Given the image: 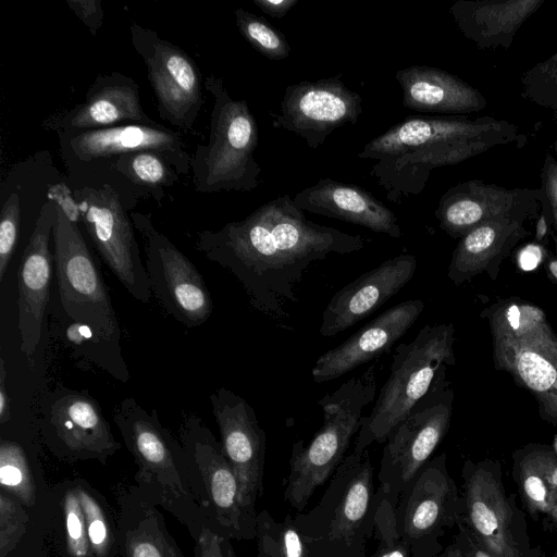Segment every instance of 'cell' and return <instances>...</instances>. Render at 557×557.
<instances>
[{
	"label": "cell",
	"instance_id": "obj_1",
	"mask_svg": "<svg viewBox=\"0 0 557 557\" xmlns=\"http://www.w3.org/2000/svg\"><path fill=\"white\" fill-rule=\"evenodd\" d=\"M195 247L239 281L253 308L283 318L284 305L297 301L295 287L312 262L356 252L364 239L308 220L284 195L244 220L198 232Z\"/></svg>",
	"mask_w": 557,
	"mask_h": 557
},
{
	"label": "cell",
	"instance_id": "obj_2",
	"mask_svg": "<svg viewBox=\"0 0 557 557\" xmlns=\"http://www.w3.org/2000/svg\"><path fill=\"white\" fill-rule=\"evenodd\" d=\"M512 134L510 125L490 117L409 116L368 141L358 158L373 161L370 175L388 201L400 203L423 191L434 169L460 163Z\"/></svg>",
	"mask_w": 557,
	"mask_h": 557
},
{
	"label": "cell",
	"instance_id": "obj_3",
	"mask_svg": "<svg viewBox=\"0 0 557 557\" xmlns=\"http://www.w3.org/2000/svg\"><path fill=\"white\" fill-rule=\"evenodd\" d=\"M485 317L495 367L530 392L544 420L557 424V333L546 314L513 298L491 306Z\"/></svg>",
	"mask_w": 557,
	"mask_h": 557
},
{
	"label": "cell",
	"instance_id": "obj_4",
	"mask_svg": "<svg viewBox=\"0 0 557 557\" xmlns=\"http://www.w3.org/2000/svg\"><path fill=\"white\" fill-rule=\"evenodd\" d=\"M375 369L376 362L319 399L321 428L307 446L300 440L294 443L283 497L297 513L347 456L350 441L359 432L362 411L376 394Z\"/></svg>",
	"mask_w": 557,
	"mask_h": 557
},
{
	"label": "cell",
	"instance_id": "obj_5",
	"mask_svg": "<svg viewBox=\"0 0 557 557\" xmlns=\"http://www.w3.org/2000/svg\"><path fill=\"white\" fill-rule=\"evenodd\" d=\"M382 493L368 449L351 451L330 478L319 503L294 516L298 529L338 557H368Z\"/></svg>",
	"mask_w": 557,
	"mask_h": 557
},
{
	"label": "cell",
	"instance_id": "obj_6",
	"mask_svg": "<svg viewBox=\"0 0 557 557\" xmlns=\"http://www.w3.org/2000/svg\"><path fill=\"white\" fill-rule=\"evenodd\" d=\"M203 86L213 104L208 144L198 145L190 158L194 189L201 194L251 191L261 173L253 156L259 140L257 121L246 100L234 99L221 77L210 74Z\"/></svg>",
	"mask_w": 557,
	"mask_h": 557
},
{
	"label": "cell",
	"instance_id": "obj_7",
	"mask_svg": "<svg viewBox=\"0 0 557 557\" xmlns=\"http://www.w3.org/2000/svg\"><path fill=\"white\" fill-rule=\"evenodd\" d=\"M455 327L451 323L424 325L409 343L395 348L391 374L369 416L361 418L354 451L385 443L391 431L429 392L438 371L454 366Z\"/></svg>",
	"mask_w": 557,
	"mask_h": 557
},
{
	"label": "cell",
	"instance_id": "obj_8",
	"mask_svg": "<svg viewBox=\"0 0 557 557\" xmlns=\"http://www.w3.org/2000/svg\"><path fill=\"white\" fill-rule=\"evenodd\" d=\"M443 367L429 392L388 434L377 472L379 490L397 505L400 494L447 434L454 391Z\"/></svg>",
	"mask_w": 557,
	"mask_h": 557
},
{
	"label": "cell",
	"instance_id": "obj_9",
	"mask_svg": "<svg viewBox=\"0 0 557 557\" xmlns=\"http://www.w3.org/2000/svg\"><path fill=\"white\" fill-rule=\"evenodd\" d=\"M52 238L62 315L121 344L117 315L96 259L78 225L57 205Z\"/></svg>",
	"mask_w": 557,
	"mask_h": 557
},
{
	"label": "cell",
	"instance_id": "obj_10",
	"mask_svg": "<svg viewBox=\"0 0 557 557\" xmlns=\"http://www.w3.org/2000/svg\"><path fill=\"white\" fill-rule=\"evenodd\" d=\"M462 478V522L472 535L498 557L518 555L532 546L523 512L503 483L498 460L466 459Z\"/></svg>",
	"mask_w": 557,
	"mask_h": 557
},
{
	"label": "cell",
	"instance_id": "obj_11",
	"mask_svg": "<svg viewBox=\"0 0 557 557\" xmlns=\"http://www.w3.org/2000/svg\"><path fill=\"white\" fill-rule=\"evenodd\" d=\"M84 225L98 255L136 300L148 304L151 290L135 226L119 193L109 184L73 188Z\"/></svg>",
	"mask_w": 557,
	"mask_h": 557
},
{
	"label": "cell",
	"instance_id": "obj_12",
	"mask_svg": "<svg viewBox=\"0 0 557 557\" xmlns=\"http://www.w3.org/2000/svg\"><path fill=\"white\" fill-rule=\"evenodd\" d=\"M462 496L450 476L446 454L431 458L400 494L395 507L398 533L412 557H433L442 539L462 516Z\"/></svg>",
	"mask_w": 557,
	"mask_h": 557
},
{
	"label": "cell",
	"instance_id": "obj_13",
	"mask_svg": "<svg viewBox=\"0 0 557 557\" xmlns=\"http://www.w3.org/2000/svg\"><path fill=\"white\" fill-rule=\"evenodd\" d=\"M145 251V268L151 294L160 306L187 327L206 323L213 311V301L196 265L160 232L150 213L131 211Z\"/></svg>",
	"mask_w": 557,
	"mask_h": 557
},
{
	"label": "cell",
	"instance_id": "obj_14",
	"mask_svg": "<svg viewBox=\"0 0 557 557\" xmlns=\"http://www.w3.org/2000/svg\"><path fill=\"white\" fill-rule=\"evenodd\" d=\"M113 421L138 466L139 479L154 487L166 504L191 500L185 474L189 471L178 438L164 428L157 409L146 410L133 397L113 409Z\"/></svg>",
	"mask_w": 557,
	"mask_h": 557
},
{
	"label": "cell",
	"instance_id": "obj_15",
	"mask_svg": "<svg viewBox=\"0 0 557 557\" xmlns=\"http://www.w3.org/2000/svg\"><path fill=\"white\" fill-rule=\"evenodd\" d=\"M182 418L180 443L188 468L200 475L221 534L227 539H256L258 512L245 505L237 476L221 443L196 413L183 412Z\"/></svg>",
	"mask_w": 557,
	"mask_h": 557
},
{
	"label": "cell",
	"instance_id": "obj_16",
	"mask_svg": "<svg viewBox=\"0 0 557 557\" xmlns=\"http://www.w3.org/2000/svg\"><path fill=\"white\" fill-rule=\"evenodd\" d=\"M131 42L146 65L160 117L182 132L194 133L203 104V78L189 54L137 23Z\"/></svg>",
	"mask_w": 557,
	"mask_h": 557
},
{
	"label": "cell",
	"instance_id": "obj_17",
	"mask_svg": "<svg viewBox=\"0 0 557 557\" xmlns=\"http://www.w3.org/2000/svg\"><path fill=\"white\" fill-rule=\"evenodd\" d=\"M40 430L49 449L70 460L104 462L121 448L88 389L59 386L41 403Z\"/></svg>",
	"mask_w": 557,
	"mask_h": 557
},
{
	"label": "cell",
	"instance_id": "obj_18",
	"mask_svg": "<svg viewBox=\"0 0 557 557\" xmlns=\"http://www.w3.org/2000/svg\"><path fill=\"white\" fill-rule=\"evenodd\" d=\"M61 157L75 173L136 151H154L165 158L178 175L190 173L191 154L178 132L159 123H133L113 127L58 133Z\"/></svg>",
	"mask_w": 557,
	"mask_h": 557
},
{
	"label": "cell",
	"instance_id": "obj_19",
	"mask_svg": "<svg viewBox=\"0 0 557 557\" xmlns=\"http://www.w3.org/2000/svg\"><path fill=\"white\" fill-rule=\"evenodd\" d=\"M361 113V95L337 75L288 85L280 111L271 116L273 127L293 133L317 149L335 129L356 124Z\"/></svg>",
	"mask_w": 557,
	"mask_h": 557
},
{
	"label": "cell",
	"instance_id": "obj_20",
	"mask_svg": "<svg viewBox=\"0 0 557 557\" xmlns=\"http://www.w3.org/2000/svg\"><path fill=\"white\" fill-rule=\"evenodd\" d=\"M209 399L222 449L237 476L243 500L256 511V503L263 494L265 432L253 408L233 391L219 387Z\"/></svg>",
	"mask_w": 557,
	"mask_h": 557
},
{
	"label": "cell",
	"instance_id": "obj_21",
	"mask_svg": "<svg viewBox=\"0 0 557 557\" xmlns=\"http://www.w3.org/2000/svg\"><path fill=\"white\" fill-rule=\"evenodd\" d=\"M55 221V203L44 202L23 251L17 278V330L20 349L33 364L39 346L50 300L53 256L50 238Z\"/></svg>",
	"mask_w": 557,
	"mask_h": 557
},
{
	"label": "cell",
	"instance_id": "obj_22",
	"mask_svg": "<svg viewBox=\"0 0 557 557\" xmlns=\"http://www.w3.org/2000/svg\"><path fill=\"white\" fill-rule=\"evenodd\" d=\"M416 269V257L401 253L361 274L330 299L319 333L332 337L368 318L413 277Z\"/></svg>",
	"mask_w": 557,
	"mask_h": 557
},
{
	"label": "cell",
	"instance_id": "obj_23",
	"mask_svg": "<svg viewBox=\"0 0 557 557\" xmlns=\"http://www.w3.org/2000/svg\"><path fill=\"white\" fill-rule=\"evenodd\" d=\"M423 310L421 299H408L388 308L342 344L322 354L311 371L313 381L324 383L338 379L389 352Z\"/></svg>",
	"mask_w": 557,
	"mask_h": 557
},
{
	"label": "cell",
	"instance_id": "obj_24",
	"mask_svg": "<svg viewBox=\"0 0 557 557\" xmlns=\"http://www.w3.org/2000/svg\"><path fill=\"white\" fill-rule=\"evenodd\" d=\"M47 123L58 134L156 121L143 109L138 84L125 74L113 72L99 75L83 102Z\"/></svg>",
	"mask_w": 557,
	"mask_h": 557
},
{
	"label": "cell",
	"instance_id": "obj_25",
	"mask_svg": "<svg viewBox=\"0 0 557 557\" xmlns=\"http://www.w3.org/2000/svg\"><path fill=\"white\" fill-rule=\"evenodd\" d=\"M293 201L302 211L357 224L393 238L401 236L395 213L354 184L321 178L298 191Z\"/></svg>",
	"mask_w": 557,
	"mask_h": 557
},
{
	"label": "cell",
	"instance_id": "obj_26",
	"mask_svg": "<svg viewBox=\"0 0 557 557\" xmlns=\"http://www.w3.org/2000/svg\"><path fill=\"white\" fill-rule=\"evenodd\" d=\"M531 206L522 205L512 190L466 182L449 188L441 198L435 216L440 227L454 238H461L474 227L502 218H523Z\"/></svg>",
	"mask_w": 557,
	"mask_h": 557
},
{
	"label": "cell",
	"instance_id": "obj_27",
	"mask_svg": "<svg viewBox=\"0 0 557 557\" xmlns=\"http://www.w3.org/2000/svg\"><path fill=\"white\" fill-rule=\"evenodd\" d=\"M524 220L502 218L488 221L462 236L453 252L448 278L455 285L469 282L482 273L496 278L502 261L527 233Z\"/></svg>",
	"mask_w": 557,
	"mask_h": 557
},
{
	"label": "cell",
	"instance_id": "obj_28",
	"mask_svg": "<svg viewBox=\"0 0 557 557\" xmlns=\"http://www.w3.org/2000/svg\"><path fill=\"white\" fill-rule=\"evenodd\" d=\"M403 90V104L417 112L462 114L484 107L482 95L448 72L412 65L395 74Z\"/></svg>",
	"mask_w": 557,
	"mask_h": 557
},
{
	"label": "cell",
	"instance_id": "obj_29",
	"mask_svg": "<svg viewBox=\"0 0 557 557\" xmlns=\"http://www.w3.org/2000/svg\"><path fill=\"white\" fill-rule=\"evenodd\" d=\"M542 1L519 0L475 3L458 1L450 12L462 33L481 44L483 38L512 35Z\"/></svg>",
	"mask_w": 557,
	"mask_h": 557
},
{
	"label": "cell",
	"instance_id": "obj_30",
	"mask_svg": "<svg viewBox=\"0 0 557 557\" xmlns=\"http://www.w3.org/2000/svg\"><path fill=\"white\" fill-rule=\"evenodd\" d=\"M55 329L61 332L62 342L76 359L95 366L123 383L128 382L131 374L121 344L64 315L61 317V322L57 320Z\"/></svg>",
	"mask_w": 557,
	"mask_h": 557
},
{
	"label": "cell",
	"instance_id": "obj_31",
	"mask_svg": "<svg viewBox=\"0 0 557 557\" xmlns=\"http://www.w3.org/2000/svg\"><path fill=\"white\" fill-rule=\"evenodd\" d=\"M257 557H338L320 543L306 536L294 516L278 520L262 509L257 515Z\"/></svg>",
	"mask_w": 557,
	"mask_h": 557
},
{
	"label": "cell",
	"instance_id": "obj_32",
	"mask_svg": "<svg viewBox=\"0 0 557 557\" xmlns=\"http://www.w3.org/2000/svg\"><path fill=\"white\" fill-rule=\"evenodd\" d=\"M512 460V478L527 510L535 520L542 519L557 530V507L530 444L516 450Z\"/></svg>",
	"mask_w": 557,
	"mask_h": 557
},
{
	"label": "cell",
	"instance_id": "obj_33",
	"mask_svg": "<svg viewBox=\"0 0 557 557\" xmlns=\"http://www.w3.org/2000/svg\"><path fill=\"white\" fill-rule=\"evenodd\" d=\"M0 483L2 490L21 503L30 506L35 500L28 459L23 447L13 441L0 442Z\"/></svg>",
	"mask_w": 557,
	"mask_h": 557
},
{
	"label": "cell",
	"instance_id": "obj_34",
	"mask_svg": "<svg viewBox=\"0 0 557 557\" xmlns=\"http://www.w3.org/2000/svg\"><path fill=\"white\" fill-rule=\"evenodd\" d=\"M234 16L242 36L260 54L272 61H281L289 55L290 47L285 35L263 17L242 8L234 10Z\"/></svg>",
	"mask_w": 557,
	"mask_h": 557
},
{
	"label": "cell",
	"instance_id": "obj_35",
	"mask_svg": "<svg viewBox=\"0 0 557 557\" xmlns=\"http://www.w3.org/2000/svg\"><path fill=\"white\" fill-rule=\"evenodd\" d=\"M373 535L377 545L374 553L369 557H412L408 544L398 533L395 505L383 495L375 515Z\"/></svg>",
	"mask_w": 557,
	"mask_h": 557
},
{
	"label": "cell",
	"instance_id": "obj_36",
	"mask_svg": "<svg viewBox=\"0 0 557 557\" xmlns=\"http://www.w3.org/2000/svg\"><path fill=\"white\" fill-rule=\"evenodd\" d=\"M125 552L127 557H177L152 518L127 533Z\"/></svg>",
	"mask_w": 557,
	"mask_h": 557
},
{
	"label": "cell",
	"instance_id": "obj_37",
	"mask_svg": "<svg viewBox=\"0 0 557 557\" xmlns=\"http://www.w3.org/2000/svg\"><path fill=\"white\" fill-rule=\"evenodd\" d=\"M28 516L21 502L0 492V557H7L26 532Z\"/></svg>",
	"mask_w": 557,
	"mask_h": 557
},
{
	"label": "cell",
	"instance_id": "obj_38",
	"mask_svg": "<svg viewBox=\"0 0 557 557\" xmlns=\"http://www.w3.org/2000/svg\"><path fill=\"white\" fill-rule=\"evenodd\" d=\"M66 548L71 557H91L86 519L76 488L70 490L63 502Z\"/></svg>",
	"mask_w": 557,
	"mask_h": 557
},
{
	"label": "cell",
	"instance_id": "obj_39",
	"mask_svg": "<svg viewBox=\"0 0 557 557\" xmlns=\"http://www.w3.org/2000/svg\"><path fill=\"white\" fill-rule=\"evenodd\" d=\"M21 198L17 191L8 196L0 213V283L12 259L20 237Z\"/></svg>",
	"mask_w": 557,
	"mask_h": 557
},
{
	"label": "cell",
	"instance_id": "obj_40",
	"mask_svg": "<svg viewBox=\"0 0 557 557\" xmlns=\"http://www.w3.org/2000/svg\"><path fill=\"white\" fill-rule=\"evenodd\" d=\"M84 510L91 557H106L111 535L106 515L98 502L85 490L76 488Z\"/></svg>",
	"mask_w": 557,
	"mask_h": 557
},
{
	"label": "cell",
	"instance_id": "obj_41",
	"mask_svg": "<svg viewBox=\"0 0 557 557\" xmlns=\"http://www.w3.org/2000/svg\"><path fill=\"white\" fill-rule=\"evenodd\" d=\"M47 199L53 201L74 224L82 223L79 205L73 188L65 182L53 183L47 188Z\"/></svg>",
	"mask_w": 557,
	"mask_h": 557
},
{
	"label": "cell",
	"instance_id": "obj_42",
	"mask_svg": "<svg viewBox=\"0 0 557 557\" xmlns=\"http://www.w3.org/2000/svg\"><path fill=\"white\" fill-rule=\"evenodd\" d=\"M74 14L84 23L92 36L103 24L104 11L100 0H66Z\"/></svg>",
	"mask_w": 557,
	"mask_h": 557
},
{
	"label": "cell",
	"instance_id": "obj_43",
	"mask_svg": "<svg viewBox=\"0 0 557 557\" xmlns=\"http://www.w3.org/2000/svg\"><path fill=\"white\" fill-rule=\"evenodd\" d=\"M549 488L550 497L557 507V455L553 447L543 444H530Z\"/></svg>",
	"mask_w": 557,
	"mask_h": 557
},
{
	"label": "cell",
	"instance_id": "obj_44",
	"mask_svg": "<svg viewBox=\"0 0 557 557\" xmlns=\"http://www.w3.org/2000/svg\"><path fill=\"white\" fill-rule=\"evenodd\" d=\"M200 557H236L228 539L205 529L198 540Z\"/></svg>",
	"mask_w": 557,
	"mask_h": 557
},
{
	"label": "cell",
	"instance_id": "obj_45",
	"mask_svg": "<svg viewBox=\"0 0 557 557\" xmlns=\"http://www.w3.org/2000/svg\"><path fill=\"white\" fill-rule=\"evenodd\" d=\"M543 177L548 208L557 230V165L549 154L545 161Z\"/></svg>",
	"mask_w": 557,
	"mask_h": 557
},
{
	"label": "cell",
	"instance_id": "obj_46",
	"mask_svg": "<svg viewBox=\"0 0 557 557\" xmlns=\"http://www.w3.org/2000/svg\"><path fill=\"white\" fill-rule=\"evenodd\" d=\"M252 2L269 16L283 18L299 0H253Z\"/></svg>",
	"mask_w": 557,
	"mask_h": 557
},
{
	"label": "cell",
	"instance_id": "obj_47",
	"mask_svg": "<svg viewBox=\"0 0 557 557\" xmlns=\"http://www.w3.org/2000/svg\"><path fill=\"white\" fill-rule=\"evenodd\" d=\"M11 419V398L7 387V370L3 357L0 358V422Z\"/></svg>",
	"mask_w": 557,
	"mask_h": 557
},
{
	"label": "cell",
	"instance_id": "obj_48",
	"mask_svg": "<svg viewBox=\"0 0 557 557\" xmlns=\"http://www.w3.org/2000/svg\"><path fill=\"white\" fill-rule=\"evenodd\" d=\"M542 255L537 246L530 245L524 247L518 257L519 267L524 271L533 270L541 263Z\"/></svg>",
	"mask_w": 557,
	"mask_h": 557
},
{
	"label": "cell",
	"instance_id": "obj_49",
	"mask_svg": "<svg viewBox=\"0 0 557 557\" xmlns=\"http://www.w3.org/2000/svg\"><path fill=\"white\" fill-rule=\"evenodd\" d=\"M433 557H465L459 543L454 540L450 544L444 547V549Z\"/></svg>",
	"mask_w": 557,
	"mask_h": 557
},
{
	"label": "cell",
	"instance_id": "obj_50",
	"mask_svg": "<svg viewBox=\"0 0 557 557\" xmlns=\"http://www.w3.org/2000/svg\"><path fill=\"white\" fill-rule=\"evenodd\" d=\"M510 557H545V555L540 546H531L527 549H523L518 555Z\"/></svg>",
	"mask_w": 557,
	"mask_h": 557
},
{
	"label": "cell",
	"instance_id": "obj_51",
	"mask_svg": "<svg viewBox=\"0 0 557 557\" xmlns=\"http://www.w3.org/2000/svg\"><path fill=\"white\" fill-rule=\"evenodd\" d=\"M547 272L557 284V256L547 263Z\"/></svg>",
	"mask_w": 557,
	"mask_h": 557
},
{
	"label": "cell",
	"instance_id": "obj_52",
	"mask_svg": "<svg viewBox=\"0 0 557 557\" xmlns=\"http://www.w3.org/2000/svg\"><path fill=\"white\" fill-rule=\"evenodd\" d=\"M554 557H557V547H556V552H555V554H554Z\"/></svg>",
	"mask_w": 557,
	"mask_h": 557
},
{
	"label": "cell",
	"instance_id": "obj_53",
	"mask_svg": "<svg viewBox=\"0 0 557 557\" xmlns=\"http://www.w3.org/2000/svg\"><path fill=\"white\" fill-rule=\"evenodd\" d=\"M555 79H556V84H557V74H556V78Z\"/></svg>",
	"mask_w": 557,
	"mask_h": 557
},
{
	"label": "cell",
	"instance_id": "obj_54",
	"mask_svg": "<svg viewBox=\"0 0 557 557\" xmlns=\"http://www.w3.org/2000/svg\"><path fill=\"white\" fill-rule=\"evenodd\" d=\"M557 149V148H556Z\"/></svg>",
	"mask_w": 557,
	"mask_h": 557
},
{
	"label": "cell",
	"instance_id": "obj_55",
	"mask_svg": "<svg viewBox=\"0 0 557 557\" xmlns=\"http://www.w3.org/2000/svg\"><path fill=\"white\" fill-rule=\"evenodd\" d=\"M369 557V556H368Z\"/></svg>",
	"mask_w": 557,
	"mask_h": 557
}]
</instances>
